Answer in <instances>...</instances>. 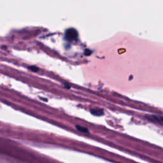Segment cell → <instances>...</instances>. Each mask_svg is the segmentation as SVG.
Instances as JSON below:
<instances>
[{
  "label": "cell",
  "mask_w": 163,
  "mask_h": 163,
  "mask_svg": "<svg viewBox=\"0 0 163 163\" xmlns=\"http://www.w3.org/2000/svg\"><path fill=\"white\" fill-rule=\"evenodd\" d=\"M91 114L94 115L101 116L103 114V111L101 109H92L90 110Z\"/></svg>",
  "instance_id": "cell-3"
},
{
  "label": "cell",
  "mask_w": 163,
  "mask_h": 163,
  "mask_svg": "<svg viewBox=\"0 0 163 163\" xmlns=\"http://www.w3.org/2000/svg\"><path fill=\"white\" fill-rule=\"evenodd\" d=\"M76 128L78 129L79 131H81V132H88V129L87 128H84V127H82V126L77 125V126H76Z\"/></svg>",
  "instance_id": "cell-4"
},
{
  "label": "cell",
  "mask_w": 163,
  "mask_h": 163,
  "mask_svg": "<svg viewBox=\"0 0 163 163\" xmlns=\"http://www.w3.org/2000/svg\"><path fill=\"white\" fill-rule=\"evenodd\" d=\"M147 118H148L149 120L151 121H153V122H157L159 123L163 124V118H159L156 117V116H147Z\"/></svg>",
  "instance_id": "cell-2"
},
{
  "label": "cell",
  "mask_w": 163,
  "mask_h": 163,
  "mask_svg": "<svg viewBox=\"0 0 163 163\" xmlns=\"http://www.w3.org/2000/svg\"><path fill=\"white\" fill-rule=\"evenodd\" d=\"M77 33L73 29H68L66 33V37L68 40H73L77 37Z\"/></svg>",
  "instance_id": "cell-1"
},
{
  "label": "cell",
  "mask_w": 163,
  "mask_h": 163,
  "mask_svg": "<svg viewBox=\"0 0 163 163\" xmlns=\"http://www.w3.org/2000/svg\"><path fill=\"white\" fill-rule=\"evenodd\" d=\"M29 69L31 71H34V72H37V71H38V68L35 67V66H30V67H29Z\"/></svg>",
  "instance_id": "cell-5"
}]
</instances>
